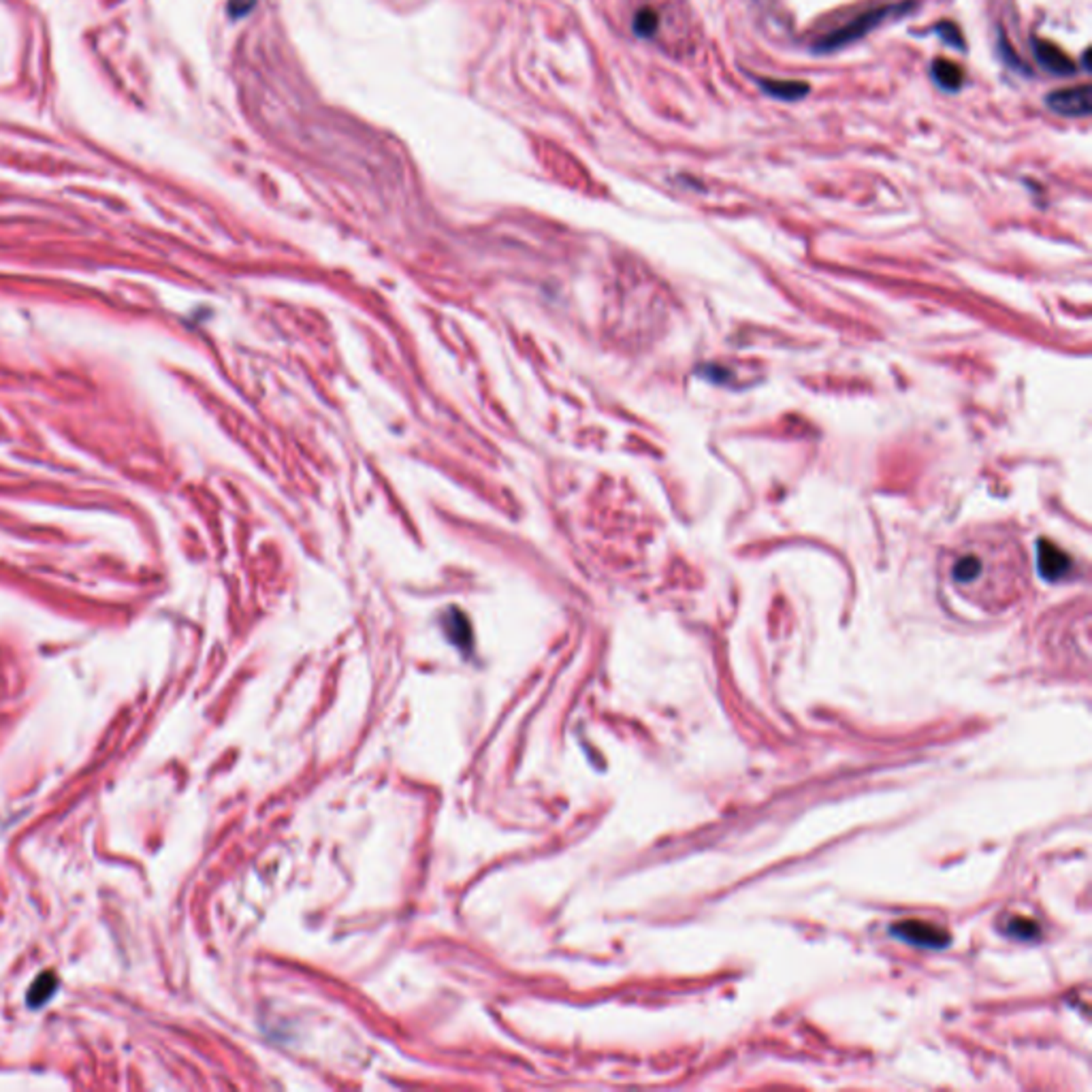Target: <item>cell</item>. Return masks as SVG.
Here are the masks:
<instances>
[{
  "label": "cell",
  "instance_id": "obj_7",
  "mask_svg": "<svg viewBox=\"0 0 1092 1092\" xmlns=\"http://www.w3.org/2000/svg\"><path fill=\"white\" fill-rule=\"evenodd\" d=\"M930 77L945 92H958L964 84V71L947 58H935L930 65Z\"/></svg>",
  "mask_w": 1092,
  "mask_h": 1092
},
{
  "label": "cell",
  "instance_id": "obj_5",
  "mask_svg": "<svg viewBox=\"0 0 1092 1092\" xmlns=\"http://www.w3.org/2000/svg\"><path fill=\"white\" fill-rule=\"evenodd\" d=\"M894 932L903 937V939H907L911 943H918V945L939 947L947 943L945 932L935 929V926L926 924V921H921V924L920 921H903V924L894 929Z\"/></svg>",
  "mask_w": 1092,
  "mask_h": 1092
},
{
  "label": "cell",
  "instance_id": "obj_9",
  "mask_svg": "<svg viewBox=\"0 0 1092 1092\" xmlns=\"http://www.w3.org/2000/svg\"><path fill=\"white\" fill-rule=\"evenodd\" d=\"M659 28V18L658 13L653 12V9H641V12L636 13V18H634V33L638 36H642V39H647V36H653L658 33Z\"/></svg>",
  "mask_w": 1092,
  "mask_h": 1092
},
{
  "label": "cell",
  "instance_id": "obj_10",
  "mask_svg": "<svg viewBox=\"0 0 1092 1092\" xmlns=\"http://www.w3.org/2000/svg\"><path fill=\"white\" fill-rule=\"evenodd\" d=\"M999 50H1000V56H1003V60L1007 62V67H1011V68H1016V71L1031 76L1028 67L1020 60V58H1017L1016 50H1014V47H1011V44H1009V41H1007V36L1003 33H1000V36H999Z\"/></svg>",
  "mask_w": 1092,
  "mask_h": 1092
},
{
  "label": "cell",
  "instance_id": "obj_4",
  "mask_svg": "<svg viewBox=\"0 0 1092 1092\" xmlns=\"http://www.w3.org/2000/svg\"><path fill=\"white\" fill-rule=\"evenodd\" d=\"M1032 54H1035L1037 62L1041 65L1043 71L1052 73V76L1058 77H1071L1078 73V65H1075L1071 58L1064 54L1060 47H1056L1054 44H1049L1046 39H1032Z\"/></svg>",
  "mask_w": 1092,
  "mask_h": 1092
},
{
  "label": "cell",
  "instance_id": "obj_2",
  "mask_svg": "<svg viewBox=\"0 0 1092 1092\" xmlns=\"http://www.w3.org/2000/svg\"><path fill=\"white\" fill-rule=\"evenodd\" d=\"M913 9H915V3H900V4H888V7L871 9V12L857 15L854 22L841 26V28H836L830 35H825L824 39H819L817 44L813 45V52L815 54H833V52L843 50V47L860 41L862 36H866L871 30H875L877 26L888 22L892 15L909 13V12H913Z\"/></svg>",
  "mask_w": 1092,
  "mask_h": 1092
},
{
  "label": "cell",
  "instance_id": "obj_6",
  "mask_svg": "<svg viewBox=\"0 0 1092 1092\" xmlns=\"http://www.w3.org/2000/svg\"><path fill=\"white\" fill-rule=\"evenodd\" d=\"M760 90L769 97L777 100H785V103H796L811 92V86L807 82H783V79H758Z\"/></svg>",
  "mask_w": 1092,
  "mask_h": 1092
},
{
  "label": "cell",
  "instance_id": "obj_11",
  "mask_svg": "<svg viewBox=\"0 0 1092 1092\" xmlns=\"http://www.w3.org/2000/svg\"><path fill=\"white\" fill-rule=\"evenodd\" d=\"M1090 54H1092V52H1090V50H1086V52H1084V56H1081V67H1084V71H1092V67H1090Z\"/></svg>",
  "mask_w": 1092,
  "mask_h": 1092
},
{
  "label": "cell",
  "instance_id": "obj_8",
  "mask_svg": "<svg viewBox=\"0 0 1092 1092\" xmlns=\"http://www.w3.org/2000/svg\"><path fill=\"white\" fill-rule=\"evenodd\" d=\"M935 35L939 36V39L945 45L953 47V50L967 52V41H964L960 26H958L956 22H950V20H943V22H939V24L935 26Z\"/></svg>",
  "mask_w": 1092,
  "mask_h": 1092
},
{
  "label": "cell",
  "instance_id": "obj_3",
  "mask_svg": "<svg viewBox=\"0 0 1092 1092\" xmlns=\"http://www.w3.org/2000/svg\"><path fill=\"white\" fill-rule=\"evenodd\" d=\"M1046 105L1054 114L1064 116V118H1086V116L1092 114L1090 84L1054 90V92H1049L1046 97Z\"/></svg>",
  "mask_w": 1092,
  "mask_h": 1092
},
{
  "label": "cell",
  "instance_id": "obj_1",
  "mask_svg": "<svg viewBox=\"0 0 1092 1092\" xmlns=\"http://www.w3.org/2000/svg\"><path fill=\"white\" fill-rule=\"evenodd\" d=\"M1024 555L1009 538L975 536L953 546L947 555V574L958 589L968 595H990L999 600L1017 591Z\"/></svg>",
  "mask_w": 1092,
  "mask_h": 1092
}]
</instances>
